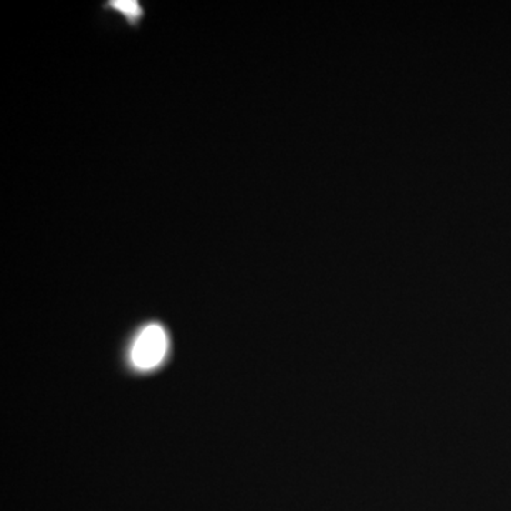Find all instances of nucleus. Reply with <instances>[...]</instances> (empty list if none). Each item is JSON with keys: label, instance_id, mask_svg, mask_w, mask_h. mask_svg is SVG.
Masks as SVG:
<instances>
[{"label": "nucleus", "instance_id": "f257e3e1", "mask_svg": "<svg viewBox=\"0 0 511 511\" xmlns=\"http://www.w3.org/2000/svg\"><path fill=\"white\" fill-rule=\"evenodd\" d=\"M169 350V336L161 324L141 328L131 346L130 359L139 371H151L161 366Z\"/></svg>", "mask_w": 511, "mask_h": 511}, {"label": "nucleus", "instance_id": "f03ea898", "mask_svg": "<svg viewBox=\"0 0 511 511\" xmlns=\"http://www.w3.org/2000/svg\"><path fill=\"white\" fill-rule=\"evenodd\" d=\"M111 9L117 10L130 23H136L143 16V7L135 0H115L110 2Z\"/></svg>", "mask_w": 511, "mask_h": 511}]
</instances>
